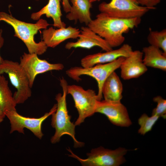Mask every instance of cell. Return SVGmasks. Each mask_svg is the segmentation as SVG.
Listing matches in <instances>:
<instances>
[{
	"mask_svg": "<svg viewBox=\"0 0 166 166\" xmlns=\"http://www.w3.org/2000/svg\"><path fill=\"white\" fill-rule=\"evenodd\" d=\"M141 22V18L121 19L100 13L87 26L113 48L122 45L125 40L124 34L137 27Z\"/></svg>",
	"mask_w": 166,
	"mask_h": 166,
	"instance_id": "1",
	"label": "cell"
},
{
	"mask_svg": "<svg viewBox=\"0 0 166 166\" xmlns=\"http://www.w3.org/2000/svg\"><path fill=\"white\" fill-rule=\"evenodd\" d=\"M1 22H4L12 27L14 30V36L24 43L29 53L41 55L46 51L48 47L42 40L37 43L34 40V36L39 30L46 29L50 25L46 20L40 18L35 23H27L17 19L11 14L1 11Z\"/></svg>",
	"mask_w": 166,
	"mask_h": 166,
	"instance_id": "2",
	"label": "cell"
},
{
	"mask_svg": "<svg viewBox=\"0 0 166 166\" xmlns=\"http://www.w3.org/2000/svg\"><path fill=\"white\" fill-rule=\"evenodd\" d=\"M60 81L63 93H58L55 97L57 103V109L51 115V125L55 131L50 141L52 144L57 143L62 136L66 134L72 138L75 148L80 147L84 143L77 141L75 137L76 125L71 122V116L69 115L67 109L66 97L68 85L64 77L60 78Z\"/></svg>",
	"mask_w": 166,
	"mask_h": 166,
	"instance_id": "3",
	"label": "cell"
},
{
	"mask_svg": "<svg viewBox=\"0 0 166 166\" xmlns=\"http://www.w3.org/2000/svg\"><path fill=\"white\" fill-rule=\"evenodd\" d=\"M124 58L120 57L112 62L98 64L89 67H71L66 70V73L70 78L77 81L81 80L80 77L83 75L94 78L97 84L98 100L101 101L103 97L102 88L104 82L113 72L119 68Z\"/></svg>",
	"mask_w": 166,
	"mask_h": 166,
	"instance_id": "4",
	"label": "cell"
},
{
	"mask_svg": "<svg viewBox=\"0 0 166 166\" xmlns=\"http://www.w3.org/2000/svg\"><path fill=\"white\" fill-rule=\"evenodd\" d=\"M8 74L12 85L17 89L13 97L17 104L23 103L32 94L28 78L19 63L4 60L0 64V74Z\"/></svg>",
	"mask_w": 166,
	"mask_h": 166,
	"instance_id": "5",
	"label": "cell"
},
{
	"mask_svg": "<svg viewBox=\"0 0 166 166\" xmlns=\"http://www.w3.org/2000/svg\"><path fill=\"white\" fill-rule=\"evenodd\" d=\"M69 156L78 160L82 166H119L125 162L124 156L128 150L120 147L112 150L100 147L92 149L87 153V158L83 159L73 153L70 149Z\"/></svg>",
	"mask_w": 166,
	"mask_h": 166,
	"instance_id": "6",
	"label": "cell"
},
{
	"mask_svg": "<svg viewBox=\"0 0 166 166\" xmlns=\"http://www.w3.org/2000/svg\"><path fill=\"white\" fill-rule=\"evenodd\" d=\"M100 13L109 16L124 19L141 18L150 10L140 5L137 0H111L98 6Z\"/></svg>",
	"mask_w": 166,
	"mask_h": 166,
	"instance_id": "7",
	"label": "cell"
},
{
	"mask_svg": "<svg viewBox=\"0 0 166 166\" xmlns=\"http://www.w3.org/2000/svg\"><path fill=\"white\" fill-rule=\"evenodd\" d=\"M67 93L72 97L78 113V117L74 124L79 125L85 118L95 113L99 101L97 95L92 89L85 90L81 86L74 85H68Z\"/></svg>",
	"mask_w": 166,
	"mask_h": 166,
	"instance_id": "8",
	"label": "cell"
},
{
	"mask_svg": "<svg viewBox=\"0 0 166 166\" xmlns=\"http://www.w3.org/2000/svg\"><path fill=\"white\" fill-rule=\"evenodd\" d=\"M57 107V104H55L49 112L38 118L23 116L18 114L16 110L5 112L4 113L10 120V133L16 131L24 134V129L26 128L31 131L38 138L41 139L43 136L42 130V124L46 119L56 111Z\"/></svg>",
	"mask_w": 166,
	"mask_h": 166,
	"instance_id": "9",
	"label": "cell"
},
{
	"mask_svg": "<svg viewBox=\"0 0 166 166\" xmlns=\"http://www.w3.org/2000/svg\"><path fill=\"white\" fill-rule=\"evenodd\" d=\"M38 55L34 53H24L20 58L19 63L28 78L31 88L38 75L52 70H61L64 68L61 63H50L40 59Z\"/></svg>",
	"mask_w": 166,
	"mask_h": 166,
	"instance_id": "10",
	"label": "cell"
},
{
	"mask_svg": "<svg viewBox=\"0 0 166 166\" xmlns=\"http://www.w3.org/2000/svg\"><path fill=\"white\" fill-rule=\"evenodd\" d=\"M95 113L105 115L113 124L122 127H128L132 124L128 110L121 101H98Z\"/></svg>",
	"mask_w": 166,
	"mask_h": 166,
	"instance_id": "11",
	"label": "cell"
},
{
	"mask_svg": "<svg viewBox=\"0 0 166 166\" xmlns=\"http://www.w3.org/2000/svg\"><path fill=\"white\" fill-rule=\"evenodd\" d=\"M132 51L130 45L124 44L117 49L87 55L81 59V64L82 67L88 68L98 64L112 62L119 57H128Z\"/></svg>",
	"mask_w": 166,
	"mask_h": 166,
	"instance_id": "12",
	"label": "cell"
},
{
	"mask_svg": "<svg viewBox=\"0 0 166 166\" xmlns=\"http://www.w3.org/2000/svg\"><path fill=\"white\" fill-rule=\"evenodd\" d=\"M143 53L139 50H133L125 57L119 68L122 79L128 80L138 78L147 71V67L143 61Z\"/></svg>",
	"mask_w": 166,
	"mask_h": 166,
	"instance_id": "13",
	"label": "cell"
},
{
	"mask_svg": "<svg viewBox=\"0 0 166 166\" xmlns=\"http://www.w3.org/2000/svg\"><path fill=\"white\" fill-rule=\"evenodd\" d=\"M77 38L75 42H68L65 45V49H70L73 48H81L90 49L98 46L105 51L113 49L104 39L87 26L81 27Z\"/></svg>",
	"mask_w": 166,
	"mask_h": 166,
	"instance_id": "14",
	"label": "cell"
},
{
	"mask_svg": "<svg viewBox=\"0 0 166 166\" xmlns=\"http://www.w3.org/2000/svg\"><path fill=\"white\" fill-rule=\"evenodd\" d=\"M80 33L79 29L71 26L57 29L51 27L44 29L42 39L48 47L54 48L67 39L77 38Z\"/></svg>",
	"mask_w": 166,
	"mask_h": 166,
	"instance_id": "15",
	"label": "cell"
},
{
	"mask_svg": "<svg viewBox=\"0 0 166 166\" xmlns=\"http://www.w3.org/2000/svg\"><path fill=\"white\" fill-rule=\"evenodd\" d=\"M70 1L72 6L66 18L70 21H74L76 23L78 21L87 26L92 20L90 12L92 3L90 0H70Z\"/></svg>",
	"mask_w": 166,
	"mask_h": 166,
	"instance_id": "16",
	"label": "cell"
},
{
	"mask_svg": "<svg viewBox=\"0 0 166 166\" xmlns=\"http://www.w3.org/2000/svg\"><path fill=\"white\" fill-rule=\"evenodd\" d=\"M60 0H49L47 4L38 11L32 13L31 18L38 20L44 15L51 18L53 21V26L57 28L66 27V24L61 20L62 14L61 9Z\"/></svg>",
	"mask_w": 166,
	"mask_h": 166,
	"instance_id": "17",
	"label": "cell"
},
{
	"mask_svg": "<svg viewBox=\"0 0 166 166\" xmlns=\"http://www.w3.org/2000/svg\"><path fill=\"white\" fill-rule=\"evenodd\" d=\"M122 83L115 71L113 72L104 82L102 94L104 100L111 101H121L122 98Z\"/></svg>",
	"mask_w": 166,
	"mask_h": 166,
	"instance_id": "18",
	"label": "cell"
},
{
	"mask_svg": "<svg viewBox=\"0 0 166 166\" xmlns=\"http://www.w3.org/2000/svg\"><path fill=\"white\" fill-rule=\"evenodd\" d=\"M143 61L147 67L166 71V53L160 49L149 45L143 47Z\"/></svg>",
	"mask_w": 166,
	"mask_h": 166,
	"instance_id": "19",
	"label": "cell"
},
{
	"mask_svg": "<svg viewBox=\"0 0 166 166\" xmlns=\"http://www.w3.org/2000/svg\"><path fill=\"white\" fill-rule=\"evenodd\" d=\"M16 104L5 77L0 74V108L4 113L6 111L16 110Z\"/></svg>",
	"mask_w": 166,
	"mask_h": 166,
	"instance_id": "20",
	"label": "cell"
},
{
	"mask_svg": "<svg viewBox=\"0 0 166 166\" xmlns=\"http://www.w3.org/2000/svg\"><path fill=\"white\" fill-rule=\"evenodd\" d=\"M147 39L150 45L160 49L166 53V29L158 31L152 30L150 28Z\"/></svg>",
	"mask_w": 166,
	"mask_h": 166,
	"instance_id": "21",
	"label": "cell"
},
{
	"mask_svg": "<svg viewBox=\"0 0 166 166\" xmlns=\"http://www.w3.org/2000/svg\"><path fill=\"white\" fill-rule=\"evenodd\" d=\"M159 117L156 115L149 117L145 113L143 114L138 119V123L140 126L138 133L144 135L151 131Z\"/></svg>",
	"mask_w": 166,
	"mask_h": 166,
	"instance_id": "22",
	"label": "cell"
},
{
	"mask_svg": "<svg viewBox=\"0 0 166 166\" xmlns=\"http://www.w3.org/2000/svg\"><path fill=\"white\" fill-rule=\"evenodd\" d=\"M153 101L157 103L156 107L152 111V115H156L165 119L166 117V100L160 96L155 97Z\"/></svg>",
	"mask_w": 166,
	"mask_h": 166,
	"instance_id": "23",
	"label": "cell"
},
{
	"mask_svg": "<svg viewBox=\"0 0 166 166\" xmlns=\"http://www.w3.org/2000/svg\"><path fill=\"white\" fill-rule=\"evenodd\" d=\"M141 6L146 7L150 10L156 9L155 6L160 2L161 0H137Z\"/></svg>",
	"mask_w": 166,
	"mask_h": 166,
	"instance_id": "24",
	"label": "cell"
},
{
	"mask_svg": "<svg viewBox=\"0 0 166 166\" xmlns=\"http://www.w3.org/2000/svg\"><path fill=\"white\" fill-rule=\"evenodd\" d=\"M62 4L64 11L66 13L69 12L71 8V6L70 5L68 0H62Z\"/></svg>",
	"mask_w": 166,
	"mask_h": 166,
	"instance_id": "25",
	"label": "cell"
},
{
	"mask_svg": "<svg viewBox=\"0 0 166 166\" xmlns=\"http://www.w3.org/2000/svg\"><path fill=\"white\" fill-rule=\"evenodd\" d=\"M2 30L0 29V50L3 45L4 43V39L2 37ZM4 59L0 55V64L2 63L4 61Z\"/></svg>",
	"mask_w": 166,
	"mask_h": 166,
	"instance_id": "26",
	"label": "cell"
},
{
	"mask_svg": "<svg viewBox=\"0 0 166 166\" xmlns=\"http://www.w3.org/2000/svg\"><path fill=\"white\" fill-rule=\"evenodd\" d=\"M5 116L4 113L2 111L0 108V124L3 121Z\"/></svg>",
	"mask_w": 166,
	"mask_h": 166,
	"instance_id": "27",
	"label": "cell"
},
{
	"mask_svg": "<svg viewBox=\"0 0 166 166\" xmlns=\"http://www.w3.org/2000/svg\"><path fill=\"white\" fill-rule=\"evenodd\" d=\"M101 0H90V1L91 3H92L93 2L96 1L99 2Z\"/></svg>",
	"mask_w": 166,
	"mask_h": 166,
	"instance_id": "28",
	"label": "cell"
},
{
	"mask_svg": "<svg viewBox=\"0 0 166 166\" xmlns=\"http://www.w3.org/2000/svg\"><path fill=\"white\" fill-rule=\"evenodd\" d=\"M35 0L37 1H39V0Z\"/></svg>",
	"mask_w": 166,
	"mask_h": 166,
	"instance_id": "29",
	"label": "cell"
}]
</instances>
